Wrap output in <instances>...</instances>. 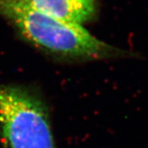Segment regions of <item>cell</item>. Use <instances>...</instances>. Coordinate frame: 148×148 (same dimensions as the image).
Listing matches in <instances>:
<instances>
[{"label":"cell","instance_id":"2","mask_svg":"<svg viewBox=\"0 0 148 148\" xmlns=\"http://www.w3.org/2000/svg\"><path fill=\"white\" fill-rule=\"evenodd\" d=\"M0 138L3 148H56L49 108L36 89L0 83Z\"/></svg>","mask_w":148,"mask_h":148},{"label":"cell","instance_id":"3","mask_svg":"<svg viewBox=\"0 0 148 148\" xmlns=\"http://www.w3.org/2000/svg\"><path fill=\"white\" fill-rule=\"evenodd\" d=\"M62 21L82 25L95 14V0H12Z\"/></svg>","mask_w":148,"mask_h":148},{"label":"cell","instance_id":"1","mask_svg":"<svg viewBox=\"0 0 148 148\" xmlns=\"http://www.w3.org/2000/svg\"><path fill=\"white\" fill-rule=\"evenodd\" d=\"M0 16L27 40L63 60L83 62L136 57L134 53L101 41L82 25L62 21L12 0H0Z\"/></svg>","mask_w":148,"mask_h":148}]
</instances>
